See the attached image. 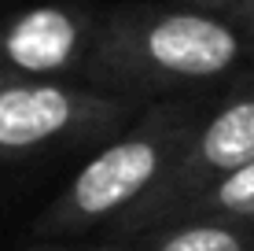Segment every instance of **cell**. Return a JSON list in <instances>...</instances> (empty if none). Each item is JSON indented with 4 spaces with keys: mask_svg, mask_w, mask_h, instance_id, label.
Masks as SVG:
<instances>
[{
    "mask_svg": "<svg viewBox=\"0 0 254 251\" xmlns=\"http://www.w3.org/2000/svg\"><path fill=\"white\" fill-rule=\"evenodd\" d=\"M144 52L159 71L173 78H217L251 52L247 37L232 22L203 11H173L151 22Z\"/></svg>",
    "mask_w": 254,
    "mask_h": 251,
    "instance_id": "obj_2",
    "label": "cell"
},
{
    "mask_svg": "<svg viewBox=\"0 0 254 251\" xmlns=\"http://www.w3.org/2000/svg\"><path fill=\"white\" fill-rule=\"evenodd\" d=\"M225 4H229V7H236V11H240L243 19H247V22L254 26V0H225Z\"/></svg>",
    "mask_w": 254,
    "mask_h": 251,
    "instance_id": "obj_8",
    "label": "cell"
},
{
    "mask_svg": "<svg viewBox=\"0 0 254 251\" xmlns=\"http://www.w3.org/2000/svg\"><path fill=\"white\" fill-rule=\"evenodd\" d=\"M77 48V22L59 7H30L11 22L4 52L15 67L33 74H48L70 63Z\"/></svg>",
    "mask_w": 254,
    "mask_h": 251,
    "instance_id": "obj_5",
    "label": "cell"
},
{
    "mask_svg": "<svg viewBox=\"0 0 254 251\" xmlns=\"http://www.w3.org/2000/svg\"><path fill=\"white\" fill-rule=\"evenodd\" d=\"M251 159H254V96H240L225 103L203 126L188 170H191V181L199 188H206L210 181L240 170Z\"/></svg>",
    "mask_w": 254,
    "mask_h": 251,
    "instance_id": "obj_4",
    "label": "cell"
},
{
    "mask_svg": "<svg viewBox=\"0 0 254 251\" xmlns=\"http://www.w3.org/2000/svg\"><path fill=\"white\" fill-rule=\"evenodd\" d=\"M162 170V148L147 137H129L111 148H103L96 159L81 167V174L74 177L59 222L66 226H81V222H96L107 214L122 211L147 192L155 177Z\"/></svg>",
    "mask_w": 254,
    "mask_h": 251,
    "instance_id": "obj_1",
    "label": "cell"
},
{
    "mask_svg": "<svg viewBox=\"0 0 254 251\" xmlns=\"http://www.w3.org/2000/svg\"><path fill=\"white\" fill-rule=\"evenodd\" d=\"M0 92H4V74H0Z\"/></svg>",
    "mask_w": 254,
    "mask_h": 251,
    "instance_id": "obj_9",
    "label": "cell"
},
{
    "mask_svg": "<svg viewBox=\"0 0 254 251\" xmlns=\"http://www.w3.org/2000/svg\"><path fill=\"white\" fill-rule=\"evenodd\" d=\"M74 118V100L56 85H15L0 92V148L19 152L63 133Z\"/></svg>",
    "mask_w": 254,
    "mask_h": 251,
    "instance_id": "obj_3",
    "label": "cell"
},
{
    "mask_svg": "<svg viewBox=\"0 0 254 251\" xmlns=\"http://www.w3.org/2000/svg\"><path fill=\"white\" fill-rule=\"evenodd\" d=\"M191 218H225V222H254V159L243 163L232 174H221L199 188L188 203Z\"/></svg>",
    "mask_w": 254,
    "mask_h": 251,
    "instance_id": "obj_7",
    "label": "cell"
},
{
    "mask_svg": "<svg viewBox=\"0 0 254 251\" xmlns=\"http://www.w3.org/2000/svg\"><path fill=\"white\" fill-rule=\"evenodd\" d=\"M151 251H254V222L188 218L162 233Z\"/></svg>",
    "mask_w": 254,
    "mask_h": 251,
    "instance_id": "obj_6",
    "label": "cell"
}]
</instances>
